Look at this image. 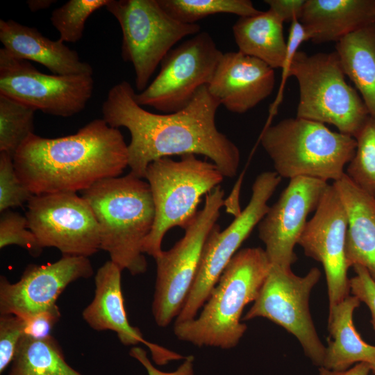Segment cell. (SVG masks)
Instances as JSON below:
<instances>
[{"instance_id": "cell-1", "label": "cell", "mask_w": 375, "mask_h": 375, "mask_svg": "<svg viewBox=\"0 0 375 375\" xmlns=\"http://www.w3.org/2000/svg\"><path fill=\"white\" fill-rule=\"evenodd\" d=\"M135 92L126 81L113 85L102 103L103 119L112 127H124L131 135L128 144L131 173L144 178L149 165L163 157L202 155L217 166L224 177L238 172V147L221 133L215 124L221 105L207 85L197 92L183 109L165 114L149 112L135 99Z\"/></svg>"}, {"instance_id": "cell-2", "label": "cell", "mask_w": 375, "mask_h": 375, "mask_svg": "<svg viewBox=\"0 0 375 375\" xmlns=\"http://www.w3.org/2000/svg\"><path fill=\"white\" fill-rule=\"evenodd\" d=\"M17 174L34 195L83 192L128 166V144L117 128L94 119L75 134L31 135L13 156Z\"/></svg>"}, {"instance_id": "cell-3", "label": "cell", "mask_w": 375, "mask_h": 375, "mask_svg": "<svg viewBox=\"0 0 375 375\" xmlns=\"http://www.w3.org/2000/svg\"><path fill=\"white\" fill-rule=\"evenodd\" d=\"M99 227L101 249L122 271L144 273L143 243L151 231L155 207L147 181L131 172L103 179L81 192Z\"/></svg>"}, {"instance_id": "cell-4", "label": "cell", "mask_w": 375, "mask_h": 375, "mask_svg": "<svg viewBox=\"0 0 375 375\" xmlns=\"http://www.w3.org/2000/svg\"><path fill=\"white\" fill-rule=\"evenodd\" d=\"M271 267L265 249L260 247L238 251L199 316L174 323V335L178 340L198 347L222 349L235 347L247 328L246 324L241 322L244 308L256 299Z\"/></svg>"}, {"instance_id": "cell-5", "label": "cell", "mask_w": 375, "mask_h": 375, "mask_svg": "<svg viewBox=\"0 0 375 375\" xmlns=\"http://www.w3.org/2000/svg\"><path fill=\"white\" fill-rule=\"evenodd\" d=\"M260 143L281 178L305 176L333 183L344 175L356 148L353 137L297 117L267 126Z\"/></svg>"}, {"instance_id": "cell-6", "label": "cell", "mask_w": 375, "mask_h": 375, "mask_svg": "<svg viewBox=\"0 0 375 375\" xmlns=\"http://www.w3.org/2000/svg\"><path fill=\"white\" fill-rule=\"evenodd\" d=\"M180 160L163 157L151 162L144 178L155 207L151 231L142 247L144 253L156 258L162 251V241L173 227L185 228L197 213L201 197L222 182L224 176L213 162L185 154Z\"/></svg>"}, {"instance_id": "cell-7", "label": "cell", "mask_w": 375, "mask_h": 375, "mask_svg": "<svg viewBox=\"0 0 375 375\" xmlns=\"http://www.w3.org/2000/svg\"><path fill=\"white\" fill-rule=\"evenodd\" d=\"M291 76L299 89L297 117L333 125L353 138L369 117L357 90L346 81L335 51L308 55L298 51L290 67Z\"/></svg>"}, {"instance_id": "cell-8", "label": "cell", "mask_w": 375, "mask_h": 375, "mask_svg": "<svg viewBox=\"0 0 375 375\" xmlns=\"http://www.w3.org/2000/svg\"><path fill=\"white\" fill-rule=\"evenodd\" d=\"M122 31V57L132 63L139 92L167 53L183 38L200 32L197 24H185L170 16L158 0H109L105 7Z\"/></svg>"}, {"instance_id": "cell-9", "label": "cell", "mask_w": 375, "mask_h": 375, "mask_svg": "<svg viewBox=\"0 0 375 375\" xmlns=\"http://www.w3.org/2000/svg\"><path fill=\"white\" fill-rule=\"evenodd\" d=\"M220 185L206 195L203 208L185 228L183 237L154 258L156 280L152 313L160 327H166L181 312L195 280L207 238L225 204Z\"/></svg>"}, {"instance_id": "cell-10", "label": "cell", "mask_w": 375, "mask_h": 375, "mask_svg": "<svg viewBox=\"0 0 375 375\" xmlns=\"http://www.w3.org/2000/svg\"><path fill=\"white\" fill-rule=\"evenodd\" d=\"M281 181L274 171L257 176L251 199L225 229L215 224L205 242L198 272L175 323L195 318L216 285L224 269L243 242L267 212V203Z\"/></svg>"}, {"instance_id": "cell-11", "label": "cell", "mask_w": 375, "mask_h": 375, "mask_svg": "<svg viewBox=\"0 0 375 375\" xmlns=\"http://www.w3.org/2000/svg\"><path fill=\"white\" fill-rule=\"evenodd\" d=\"M320 276L317 267L299 276L291 269L272 265L256 299L242 319L265 317L282 326L296 337L306 356L319 367L323 365L326 347L315 328L309 298Z\"/></svg>"}, {"instance_id": "cell-12", "label": "cell", "mask_w": 375, "mask_h": 375, "mask_svg": "<svg viewBox=\"0 0 375 375\" xmlns=\"http://www.w3.org/2000/svg\"><path fill=\"white\" fill-rule=\"evenodd\" d=\"M223 53L207 32H199L171 49L160 72L135 99L164 113L185 108L197 92L211 81Z\"/></svg>"}, {"instance_id": "cell-13", "label": "cell", "mask_w": 375, "mask_h": 375, "mask_svg": "<svg viewBox=\"0 0 375 375\" xmlns=\"http://www.w3.org/2000/svg\"><path fill=\"white\" fill-rule=\"evenodd\" d=\"M28 228L44 249L89 257L101 249L99 227L88 201L77 192L33 195L27 203Z\"/></svg>"}, {"instance_id": "cell-14", "label": "cell", "mask_w": 375, "mask_h": 375, "mask_svg": "<svg viewBox=\"0 0 375 375\" xmlns=\"http://www.w3.org/2000/svg\"><path fill=\"white\" fill-rule=\"evenodd\" d=\"M93 90L92 75L47 74L0 49V94L35 110L71 117L85 108Z\"/></svg>"}, {"instance_id": "cell-15", "label": "cell", "mask_w": 375, "mask_h": 375, "mask_svg": "<svg viewBox=\"0 0 375 375\" xmlns=\"http://www.w3.org/2000/svg\"><path fill=\"white\" fill-rule=\"evenodd\" d=\"M348 217L333 184H328L315 212L308 220L298 241L306 256L319 262L324 269L329 309L349 295V266L346 258Z\"/></svg>"}, {"instance_id": "cell-16", "label": "cell", "mask_w": 375, "mask_h": 375, "mask_svg": "<svg viewBox=\"0 0 375 375\" xmlns=\"http://www.w3.org/2000/svg\"><path fill=\"white\" fill-rule=\"evenodd\" d=\"M327 181L305 176L290 179L278 200L258 225V237L272 265L291 269L294 247L326 189Z\"/></svg>"}, {"instance_id": "cell-17", "label": "cell", "mask_w": 375, "mask_h": 375, "mask_svg": "<svg viewBox=\"0 0 375 375\" xmlns=\"http://www.w3.org/2000/svg\"><path fill=\"white\" fill-rule=\"evenodd\" d=\"M94 274L88 257L62 256L44 265H28L15 283L0 278V315L26 318L57 306L56 301L72 282Z\"/></svg>"}, {"instance_id": "cell-18", "label": "cell", "mask_w": 375, "mask_h": 375, "mask_svg": "<svg viewBox=\"0 0 375 375\" xmlns=\"http://www.w3.org/2000/svg\"><path fill=\"white\" fill-rule=\"evenodd\" d=\"M122 271L111 260L98 269L94 276V298L82 312L85 322L94 330L115 332L124 345L144 344L156 365L184 359L179 353L146 340L139 328L130 324L122 291Z\"/></svg>"}, {"instance_id": "cell-19", "label": "cell", "mask_w": 375, "mask_h": 375, "mask_svg": "<svg viewBox=\"0 0 375 375\" xmlns=\"http://www.w3.org/2000/svg\"><path fill=\"white\" fill-rule=\"evenodd\" d=\"M274 85V69L238 51L223 53L207 88L228 110L243 114L267 98Z\"/></svg>"}, {"instance_id": "cell-20", "label": "cell", "mask_w": 375, "mask_h": 375, "mask_svg": "<svg viewBox=\"0 0 375 375\" xmlns=\"http://www.w3.org/2000/svg\"><path fill=\"white\" fill-rule=\"evenodd\" d=\"M0 41L17 58L36 62L56 75H93L92 66L59 39L51 40L39 31L12 19H0Z\"/></svg>"}, {"instance_id": "cell-21", "label": "cell", "mask_w": 375, "mask_h": 375, "mask_svg": "<svg viewBox=\"0 0 375 375\" xmlns=\"http://www.w3.org/2000/svg\"><path fill=\"white\" fill-rule=\"evenodd\" d=\"M299 22L308 40L338 42L375 23V0H306Z\"/></svg>"}, {"instance_id": "cell-22", "label": "cell", "mask_w": 375, "mask_h": 375, "mask_svg": "<svg viewBox=\"0 0 375 375\" xmlns=\"http://www.w3.org/2000/svg\"><path fill=\"white\" fill-rule=\"evenodd\" d=\"M348 217L346 258L349 267L365 268L375 281V199L344 175L333 183Z\"/></svg>"}, {"instance_id": "cell-23", "label": "cell", "mask_w": 375, "mask_h": 375, "mask_svg": "<svg viewBox=\"0 0 375 375\" xmlns=\"http://www.w3.org/2000/svg\"><path fill=\"white\" fill-rule=\"evenodd\" d=\"M355 296L349 295L329 309L328 339L322 367L333 371H346L355 363L375 361V346L366 343L356 331L353 314L360 305Z\"/></svg>"}, {"instance_id": "cell-24", "label": "cell", "mask_w": 375, "mask_h": 375, "mask_svg": "<svg viewBox=\"0 0 375 375\" xmlns=\"http://www.w3.org/2000/svg\"><path fill=\"white\" fill-rule=\"evenodd\" d=\"M283 24L269 9L240 17L233 26L238 51L263 61L274 69H283L287 52Z\"/></svg>"}, {"instance_id": "cell-25", "label": "cell", "mask_w": 375, "mask_h": 375, "mask_svg": "<svg viewBox=\"0 0 375 375\" xmlns=\"http://www.w3.org/2000/svg\"><path fill=\"white\" fill-rule=\"evenodd\" d=\"M342 67L361 94L369 115L375 118V23L336 42Z\"/></svg>"}, {"instance_id": "cell-26", "label": "cell", "mask_w": 375, "mask_h": 375, "mask_svg": "<svg viewBox=\"0 0 375 375\" xmlns=\"http://www.w3.org/2000/svg\"><path fill=\"white\" fill-rule=\"evenodd\" d=\"M10 366L8 375H83L67 364L52 335L42 340L24 335Z\"/></svg>"}, {"instance_id": "cell-27", "label": "cell", "mask_w": 375, "mask_h": 375, "mask_svg": "<svg viewBox=\"0 0 375 375\" xmlns=\"http://www.w3.org/2000/svg\"><path fill=\"white\" fill-rule=\"evenodd\" d=\"M162 8L174 19L185 24H196L208 16L229 13L241 17L258 14L249 0H158Z\"/></svg>"}, {"instance_id": "cell-28", "label": "cell", "mask_w": 375, "mask_h": 375, "mask_svg": "<svg viewBox=\"0 0 375 375\" xmlns=\"http://www.w3.org/2000/svg\"><path fill=\"white\" fill-rule=\"evenodd\" d=\"M36 110L0 94V152L12 158L24 142L34 133Z\"/></svg>"}, {"instance_id": "cell-29", "label": "cell", "mask_w": 375, "mask_h": 375, "mask_svg": "<svg viewBox=\"0 0 375 375\" xmlns=\"http://www.w3.org/2000/svg\"><path fill=\"white\" fill-rule=\"evenodd\" d=\"M354 138L356 151L345 174L358 188L375 197V118L369 116Z\"/></svg>"}, {"instance_id": "cell-30", "label": "cell", "mask_w": 375, "mask_h": 375, "mask_svg": "<svg viewBox=\"0 0 375 375\" xmlns=\"http://www.w3.org/2000/svg\"><path fill=\"white\" fill-rule=\"evenodd\" d=\"M109 0H69L53 10L50 20L63 42L75 43L83 35L88 17L106 6Z\"/></svg>"}, {"instance_id": "cell-31", "label": "cell", "mask_w": 375, "mask_h": 375, "mask_svg": "<svg viewBox=\"0 0 375 375\" xmlns=\"http://www.w3.org/2000/svg\"><path fill=\"white\" fill-rule=\"evenodd\" d=\"M17 245L26 249L33 256H40L43 248L28 228L26 216L10 209L1 212L0 248Z\"/></svg>"}, {"instance_id": "cell-32", "label": "cell", "mask_w": 375, "mask_h": 375, "mask_svg": "<svg viewBox=\"0 0 375 375\" xmlns=\"http://www.w3.org/2000/svg\"><path fill=\"white\" fill-rule=\"evenodd\" d=\"M33 195L19 180L13 158L0 152V212L22 206Z\"/></svg>"}, {"instance_id": "cell-33", "label": "cell", "mask_w": 375, "mask_h": 375, "mask_svg": "<svg viewBox=\"0 0 375 375\" xmlns=\"http://www.w3.org/2000/svg\"><path fill=\"white\" fill-rule=\"evenodd\" d=\"M24 335V319L12 314L0 315V374L11 365Z\"/></svg>"}, {"instance_id": "cell-34", "label": "cell", "mask_w": 375, "mask_h": 375, "mask_svg": "<svg viewBox=\"0 0 375 375\" xmlns=\"http://www.w3.org/2000/svg\"><path fill=\"white\" fill-rule=\"evenodd\" d=\"M353 268L356 276L349 279L350 291L369 308L371 322L375 331V281L363 267L354 265Z\"/></svg>"}, {"instance_id": "cell-35", "label": "cell", "mask_w": 375, "mask_h": 375, "mask_svg": "<svg viewBox=\"0 0 375 375\" xmlns=\"http://www.w3.org/2000/svg\"><path fill=\"white\" fill-rule=\"evenodd\" d=\"M60 312L58 306L23 318L24 322V335L42 340L51 336V332L59 321Z\"/></svg>"}, {"instance_id": "cell-36", "label": "cell", "mask_w": 375, "mask_h": 375, "mask_svg": "<svg viewBox=\"0 0 375 375\" xmlns=\"http://www.w3.org/2000/svg\"><path fill=\"white\" fill-rule=\"evenodd\" d=\"M308 41L306 30L301 24L299 19L294 20L291 22L289 36L287 41V52L284 66L282 69V80L281 83V89L279 94L275 101V107L279 103L281 100V96L283 95L282 91L283 90L285 82L289 77V71L292 59L298 51V49L300 45L304 42Z\"/></svg>"}, {"instance_id": "cell-37", "label": "cell", "mask_w": 375, "mask_h": 375, "mask_svg": "<svg viewBox=\"0 0 375 375\" xmlns=\"http://www.w3.org/2000/svg\"><path fill=\"white\" fill-rule=\"evenodd\" d=\"M129 355L145 368L149 375H194V357L192 355L185 357L183 362L177 369L171 372H162L157 369L148 358L147 351L140 347H132Z\"/></svg>"}, {"instance_id": "cell-38", "label": "cell", "mask_w": 375, "mask_h": 375, "mask_svg": "<svg viewBox=\"0 0 375 375\" xmlns=\"http://www.w3.org/2000/svg\"><path fill=\"white\" fill-rule=\"evenodd\" d=\"M306 0H265L269 9L283 22H292L300 19Z\"/></svg>"}, {"instance_id": "cell-39", "label": "cell", "mask_w": 375, "mask_h": 375, "mask_svg": "<svg viewBox=\"0 0 375 375\" xmlns=\"http://www.w3.org/2000/svg\"><path fill=\"white\" fill-rule=\"evenodd\" d=\"M319 372L320 375H369L371 367L369 363L359 362L346 371H333L320 367Z\"/></svg>"}, {"instance_id": "cell-40", "label": "cell", "mask_w": 375, "mask_h": 375, "mask_svg": "<svg viewBox=\"0 0 375 375\" xmlns=\"http://www.w3.org/2000/svg\"><path fill=\"white\" fill-rule=\"evenodd\" d=\"M56 1L54 0H28L26 4L32 12L49 8Z\"/></svg>"}, {"instance_id": "cell-41", "label": "cell", "mask_w": 375, "mask_h": 375, "mask_svg": "<svg viewBox=\"0 0 375 375\" xmlns=\"http://www.w3.org/2000/svg\"><path fill=\"white\" fill-rule=\"evenodd\" d=\"M369 365L371 367V371L375 374V361L372 363H369Z\"/></svg>"}, {"instance_id": "cell-42", "label": "cell", "mask_w": 375, "mask_h": 375, "mask_svg": "<svg viewBox=\"0 0 375 375\" xmlns=\"http://www.w3.org/2000/svg\"><path fill=\"white\" fill-rule=\"evenodd\" d=\"M374 199H375V197H374Z\"/></svg>"}]
</instances>
